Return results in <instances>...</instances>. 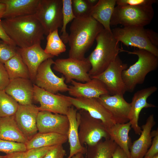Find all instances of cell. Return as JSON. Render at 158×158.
Wrapping results in <instances>:
<instances>
[{"instance_id": "6", "label": "cell", "mask_w": 158, "mask_h": 158, "mask_svg": "<svg viewBox=\"0 0 158 158\" xmlns=\"http://www.w3.org/2000/svg\"><path fill=\"white\" fill-rule=\"evenodd\" d=\"M154 14L152 6L117 5L112 15L110 26L144 27L150 23Z\"/></svg>"}, {"instance_id": "25", "label": "cell", "mask_w": 158, "mask_h": 158, "mask_svg": "<svg viewBox=\"0 0 158 158\" xmlns=\"http://www.w3.org/2000/svg\"><path fill=\"white\" fill-rule=\"evenodd\" d=\"M116 0H99L92 8L90 16L99 23L104 29L112 32L110 20L116 5Z\"/></svg>"}, {"instance_id": "13", "label": "cell", "mask_w": 158, "mask_h": 158, "mask_svg": "<svg viewBox=\"0 0 158 158\" xmlns=\"http://www.w3.org/2000/svg\"><path fill=\"white\" fill-rule=\"evenodd\" d=\"M65 97L77 110H84L93 117L100 120L106 129L116 123L111 114L97 98H75L66 95Z\"/></svg>"}, {"instance_id": "48", "label": "cell", "mask_w": 158, "mask_h": 158, "mask_svg": "<svg viewBox=\"0 0 158 158\" xmlns=\"http://www.w3.org/2000/svg\"><path fill=\"white\" fill-rule=\"evenodd\" d=\"M4 156H0V158H4Z\"/></svg>"}, {"instance_id": "2", "label": "cell", "mask_w": 158, "mask_h": 158, "mask_svg": "<svg viewBox=\"0 0 158 158\" xmlns=\"http://www.w3.org/2000/svg\"><path fill=\"white\" fill-rule=\"evenodd\" d=\"M104 29L102 25L91 16L75 18L70 26L68 39L69 57L85 58V53Z\"/></svg>"}, {"instance_id": "37", "label": "cell", "mask_w": 158, "mask_h": 158, "mask_svg": "<svg viewBox=\"0 0 158 158\" xmlns=\"http://www.w3.org/2000/svg\"><path fill=\"white\" fill-rule=\"evenodd\" d=\"M55 146L27 150L25 152V158H43L47 152L53 148Z\"/></svg>"}, {"instance_id": "14", "label": "cell", "mask_w": 158, "mask_h": 158, "mask_svg": "<svg viewBox=\"0 0 158 158\" xmlns=\"http://www.w3.org/2000/svg\"><path fill=\"white\" fill-rule=\"evenodd\" d=\"M37 125L39 133H55L67 135L69 122L66 115L40 111L38 114Z\"/></svg>"}, {"instance_id": "23", "label": "cell", "mask_w": 158, "mask_h": 158, "mask_svg": "<svg viewBox=\"0 0 158 158\" xmlns=\"http://www.w3.org/2000/svg\"><path fill=\"white\" fill-rule=\"evenodd\" d=\"M77 110L72 106L69 109L66 115L69 122L67 136L70 146V153L67 158H71L79 153L84 154L87 151L86 148L81 145L79 140V123L77 117Z\"/></svg>"}, {"instance_id": "42", "label": "cell", "mask_w": 158, "mask_h": 158, "mask_svg": "<svg viewBox=\"0 0 158 158\" xmlns=\"http://www.w3.org/2000/svg\"><path fill=\"white\" fill-rule=\"evenodd\" d=\"M112 158H129L124 151L117 146L114 152Z\"/></svg>"}, {"instance_id": "46", "label": "cell", "mask_w": 158, "mask_h": 158, "mask_svg": "<svg viewBox=\"0 0 158 158\" xmlns=\"http://www.w3.org/2000/svg\"><path fill=\"white\" fill-rule=\"evenodd\" d=\"M83 154L79 153L73 156L71 158H84Z\"/></svg>"}, {"instance_id": "44", "label": "cell", "mask_w": 158, "mask_h": 158, "mask_svg": "<svg viewBox=\"0 0 158 158\" xmlns=\"http://www.w3.org/2000/svg\"><path fill=\"white\" fill-rule=\"evenodd\" d=\"M6 9V6L4 4L0 2V19L2 18Z\"/></svg>"}, {"instance_id": "27", "label": "cell", "mask_w": 158, "mask_h": 158, "mask_svg": "<svg viewBox=\"0 0 158 158\" xmlns=\"http://www.w3.org/2000/svg\"><path fill=\"white\" fill-rule=\"evenodd\" d=\"M68 140L67 135L55 133L38 132L25 144L27 150L62 144Z\"/></svg>"}, {"instance_id": "5", "label": "cell", "mask_w": 158, "mask_h": 158, "mask_svg": "<svg viewBox=\"0 0 158 158\" xmlns=\"http://www.w3.org/2000/svg\"><path fill=\"white\" fill-rule=\"evenodd\" d=\"M129 54L136 55L137 61L123 71L122 77L126 91L132 92L136 86L143 83L147 75L158 67V57L148 51L139 49L130 51L123 50Z\"/></svg>"}, {"instance_id": "39", "label": "cell", "mask_w": 158, "mask_h": 158, "mask_svg": "<svg viewBox=\"0 0 158 158\" xmlns=\"http://www.w3.org/2000/svg\"><path fill=\"white\" fill-rule=\"evenodd\" d=\"M66 154L63 145L60 144L55 145L43 158H64Z\"/></svg>"}, {"instance_id": "40", "label": "cell", "mask_w": 158, "mask_h": 158, "mask_svg": "<svg viewBox=\"0 0 158 158\" xmlns=\"http://www.w3.org/2000/svg\"><path fill=\"white\" fill-rule=\"evenodd\" d=\"M10 81L4 64L0 62V90H4Z\"/></svg>"}, {"instance_id": "3", "label": "cell", "mask_w": 158, "mask_h": 158, "mask_svg": "<svg viewBox=\"0 0 158 158\" xmlns=\"http://www.w3.org/2000/svg\"><path fill=\"white\" fill-rule=\"evenodd\" d=\"M96 47L87 57L91 66L88 72L90 78L101 73L108 67L123 49L112 32L104 29L97 36Z\"/></svg>"}, {"instance_id": "8", "label": "cell", "mask_w": 158, "mask_h": 158, "mask_svg": "<svg viewBox=\"0 0 158 158\" xmlns=\"http://www.w3.org/2000/svg\"><path fill=\"white\" fill-rule=\"evenodd\" d=\"M62 0H40L35 14L42 25L45 35L61 28Z\"/></svg>"}, {"instance_id": "47", "label": "cell", "mask_w": 158, "mask_h": 158, "mask_svg": "<svg viewBox=\"0 0 158 158\" xmlns=\"http://www.w3.org/2000/svg\"><path fill=\"white\" fill-rule=\"evenodd\" d=\"M151 158H158V154Z\"/></svg>"}, {"instance_id": "15", "label": "cell", "mask_w": 158, "mask_h": 158, "mask_svg": "<svg viewBox=\"0 0 158 158\" xmlns=\"http://www.w3.org/2000/svg\"><path fill=\"white\" fill-rule=\"evenodd\" d=\"M39 111L38 107L32 104L25 105L19 104L14 115L19 128L28 140L37 133V120Z\"/></svg>"}, {"instance_id": "35", "label": "cell", "mask_w": 158, "mask_h": 158, "mask_svg": "<svg viewBox=\"0 0 158 158\" xmlns=\"http://www.w3.org/2000/svg\"><path fill=\"white\" fill-rule=\"evenodd\" d=\"M18 47L0 39V62L4 64L17 52Z\"/></svg>"}, {"instance_id": "29", "label": "cell", "mask_w": 158, "mask_h": 158, "mask_svg": "<svg viewBox=\"0 0 158 158\" xmlns=\"http://www.w3.org/2000/svg\"><path fill=\"white\" fill-rule=\"evenodd\" d=\"M118 145L110 138L101 140L95 145L88 146V158H112Z\"/></svg>"}, {"instance_id": "18", "label": "cell", "mask_w": 158, "mask_h": 158, "mask_svg": "<svg viewBox=\"0 0 158 158\" xmlns=\"http://www.w3.org/2000/svg\"><path fill=\"white\" fill-rule=\"evenodd\" d=\"M18 51L28 68L30 79L33 83L40 65L46 60L54 57L45 52L41 44L23 48L18 47Z\"/></svg>"}, {"instance_id": "11", "label": "cell", "mask_w": 158, "mask_h": 158, "mask_svg": "<svg viewBox=\"0 0 158 158\" xmlns=\"http://www.w3.org/2000/svg\"><path fill=\"white\" fill-rule=\"evenodd\" d=\"M54 61L52 58L43 62L39 67L34 84L51 93L56 94L59 92L68 91V86L65 82L63 76L59 77L56 75L51 69Z\"/></svg>"}, {"instance_id": "1", "label": "cell", "mask_w": 158, "mask_h": 158, "mask_svg": "<svg viewBox=\"0 0 158 158\" xmlns=\"http://www.w3.org/2000/svg\"><path fill=\"white\" fill-rule=\"evenodd\" d=\"M1 23L7 35L18 48L41 44L44 39V30L35 14L3 19Z\"/></svg>"}, {"instance_id": "26", "label": "cell", "mask_w": 158, "mask_h": 158, "mask_svg": "<svg viewBox=\"0 0 158 158\" xmlns=\"http://www.w3.org/2000/svg\"><path fill=\"white\" fill-rule=\"evenodd\" d=\"M131 128L130 123H116L107 130L110 138L113 140L130 158V147L131 145L129 133Z\"/></svg>"}, {"instance_id": "36", "label": "cell", "mask_w": 158, "mask_h": 158, "mask_svg": "<svg viewBox=\"0 0 158 158\" xmlns=\"http://www.w3.org/2000/svg\"><path fill=\"white\" fill-rule=\"evenodd\" d=\"M157 0H116L117 6H152Z\"/></svg>"}, {"instance_id": "22", "label": "cell", "mask_w": 158, "mask_h": 158, "mask_svg": "<svg viewBox=\"0 0 158 158\" xmlns=\"http://www.w3.org/2000/svg\"><path fill=\"white\" fill-rule=\"evenodd\" d=\"M40 0H0L6 9L3 19L35 14Z\"/></svg>"}, {"instance_id": "19", "label": "cell", "mask_w": 158, "mask_h": 158, "mask_svg": "<svg viewBox=\"0 0 158 158\" xmlns=\"http://www.w3.org/2000/svg\"><path fill=\"white\" fill-rule=\"evenodd\" d=\"M33 85L30 79L18 78L10 80L4 90L19 104L28 105L33 100Z\"/></svg>"}, {"instance_id": "17", "label": "cell", "mask_w": 158, "mask_h": 158, "mask_svg": "<svg viewBox=\"0 0 158 158\" xmlns=\"http://www.w3.org/2000/svg\"><path fill=\"white\" fill-rule=\"evenodd\" d=\"M157 90V87L151 86L137 91L133 95L130 103L129 119L131 127L136 134L140 135L142 130L138 123L140 113L144 108L155 107L154 105L148 103L147 99Z\"/></svg>"}, {"instance_id": "33", "label": "cell", "mask_w": 158, "mask_h": 158, "mask_svg": "<svg viewBox=\"0 0 158 158\" xmlns=\"http://www.w3.org/2000/svg\"><path fill=\"white\" fill-rule=\"evenodd\" d=\"M72 7L75 18L90 16L92 6L87 0H71Z\"/></svg>"}, {"instance_id": "43", "label": "cell", "mask_w": 158, "mask_h": 158, "mask_svg": "<svg viewBox=\"0 0 158 158\" xmlns=\"http://www.w3.org/2000/svg\"><path fill=\"white\" fill-rule=\"evenodd\" d=\"M4 158H25V152H19L7 154Z\"/></svg>"}, {"instance_id": "12", "label": "cell", "mask_w": 158, "mask_h": 158, "mask_svg": "<svg viewBox=\"0 0 158 158\" xmlns=\"http://www.w3.org/2000/svg\"><path fill=\"white\" fill-rule=\"evenodd\" d=\"M33 100L38 102L40 111H47L53 113L66 115L72 106L65 95L54 94L37 86L34 84Z\"/></svg>"}, {"instance_id": "41", "label": "cell", "mask_w": 158, "mask_h": 158, "mask_svg": "<svg viewBox=\"0 0 158 158\" xmlns=\"http://www.w3.org/2000/svg\"><path fill=\"white\" fill-rule=\"evenodd\" d=\"M0 39L10 45L16 46L5 32L2 25L1 19H0Z\"/></svg>"}, {"instance_id": "34", "label": "cell", "mask_w": 158, "mask_h": 158, "mask_svg": "<svg viewBox=\"0 0 158 158\" xmlns=\"http://www.w3.org/2000/svg\"><path fill=\"white\" fill-rule=\"evenodd\" d=\"M27 150L25 143L0 139V152L6 154L16 152H25Z\"/></svg>"}, {"instance_id": "38", "label": "cell", "mask_w": 158, "mask_h": 158, "mask_svg": "<svg viewBox=\"0 0 158 158\" xmlns=\"http://www.w3.org/2000/svg\"><path fill=\"white\" fill-rule=\"evenodd\" d=\"M152 137V144L150 148L143 158H151L158 154V130L151 132Z\"/></svg>"}, {"instance_id": "16", "label": "cell", "mask_w": 158, "mask_h": 158, "mask_svg": "<svg viewBox=\"0 0 158 158\" xmlns=\"http://www.w3.org/2000/svg\"><path fill=\"white\" fill-rule=\"evenodd\" d=\"M97 99L110 112L116 123L123 124L129 122L130 104L126 101L123 95L104 94Z\"/></svg>"}, {"instance_id": "32", "label": "cell", "mask_w": 158, "mask_h": 158, "mask_svg": "<svg viewBox=\"0 0 158 158\" xmlns=\"http://www.w3.org/2000/svg\"><path fill=\"white\" fill-rule=\"evenodd\" d=\"M62 25L61 32L60 38L64 44L68 42L69 34L66 32V28L68 24L72 21L75 16L72 7L71 0H62Z\"/></svg>"}, {"instance_id": "45", "label": "cell", "mask_w": 158, "mask_h": 158, "mask_svg": "<svg viewBox=\"0 0 158 158\" xmlns=\"http://www.w3.org/2000/svg\"><path fill=\"white\" fill-rule=\"evenodd\" d=\"M89 3L93 7L97 4L99 0H87Z\"/></svg>"}, {"instance_id": "4", "label": "cell", "mask_w": 158, "mask_h": 158, "mask_svg": "<svg viewBox=\"0 0 158 158\" xmlns=\"http://www.w3.org/2000/svg\"><path fill=\"white\" fill-rule=\"evenodd\" d=\"M114 37L127 47L145 50L158 57V34L142 27H116L111 30Z\"/></svg>"}, {"instance_id": "10", "label": "cell", "mask_w": 158, "mask_h": 158, "mask_svg": "<svg viewBox=\"0 0 158 158\" xmlns=\"http://www.w3.org/2000/svg\"><path fill=\"white\" fill-rule=\"evenodd\" d=\"M127 68V64L123 63L118 55L103 72L91 78H96L101 81L109 95H123L126 91L122 73Z\"/></svg>"}, {"instance_id": "30", "label": "cell", "mask_w": 158, "mask_h": 158, "mask_svg": "<svg viewBox=\"0 0 158 158\" xmlns=\"http://www.w3.org/2000/svg\"><path fill=\"white\" fill-rule=\"evenodd\" d=\"M45 52L54 56H58L66 50V47L59 36L58 30L50 32L47 37Z\"/></svg>"}, {"instance_id": "21", "label": "cell", "mask_w": 158, "mask_h": 158, "mask_svg": "<svg viewBox=\"0 0 158 158\" xmlns=\"http://www.w3.org/2000/svg\"><path fill=\"white\" fill-rule=\"evenodd\" d=\"M154 115H150L145 123L142 126L140 137L135 141L130 147V158H143L152 143L151 131L155 124Z\"/></svg>"}, {"instance_id": "31", "label": "cell", "mask_w": 158, "mask_h": 158, "mask_svg": "<svg viewBox=\"0 0 158 158\" xmlns=\"http://www.w3.org/2000/svg\"><path fill=\"white\" fill-rule=\"evenodd\" d=\"M19 105L18 103L4 90H0V117L14 115Z\"/></svg>"}, {"instance_id": "28", "label": "cell", "mask_w": 158, "mask_h": 158, "mask_svg": "<svg viewBox=\"0 0 158 158\" xmlns=\"http://www.w3.org/2000/svg\"><path fill=\"white\" fill-rule=\"evenodd\" d=\"M4 65L10 80L18 78L30 79L28 68L18 51Z\"/></svg>"}, {"instance_id": "20", "label": "cell", "mask_w": 158, "mask_h": 158, "mask_svg": "<svg viewBox=\"0 0 158 158\" xmlns=\"http://www.w3.org/2000/svg\"><path fill=\"white\" fill-rule=\"evenodd\" d=\"M71 83L68 92L74 97L97 98L102 95L109 94L104 84L96 78H92L85 83L74 80Z\"/></svg>"}, {"instance_id": "24", "label": "cell", "mask_w": 158, "mask_h": 158, "mask_svg": "<svg viewBox=\"0 0 158 158\" xmlns=\"http://www.w3.org/2000/svg\"><path fill=\"white\" fill-rule=\"evenodd\" d=\"M0 139L25 144L28 141L19 128L14 115L0 117Z\"/></svg>"}, {"instance_id": "7", "label": "cell", "mask_w": 158, "mask_h": 158, "mask_svg": "<svg viewBox=\"0 0 158 158\" xmlns=\"http://www.w3.org/2000/svg\"><path fill=\"white\" fill-rule=\"evenodd\" d=\"M79 123L78 136L80 142L83 146H93L102 138H110L107 129L100 120L92 117L86 111L79 110L77 113Z\"/></svg>"}, {"instance_id": "9", "label": "cell", "mask_w": 158, "mask_h": 158, "mask_svg": "<svg viewBox=\"0 0 158 158\" xmlns=\"http://www.w3.org/2000/svg\"><path fill=\"white\" fill-rule=\"evenodd\" d=\"M54 64L53 69L63 74L66 83H71L72 80L84 83L91 79L88 72L91 66L88 57L82 59H59Z\"/></svg>"}]
</instances>
